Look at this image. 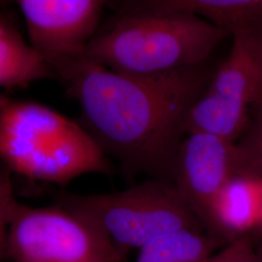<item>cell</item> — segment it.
Masks as SVG:
<instances>
[{"label": "cell", "instance_id": "1", "mask_svg": "<svg viewBox=\"0 0 262 262\" xmlns=\"http://www.w3.org/2000/svg\"><path fill=\"white\" fill-rule=\"evenodd\" d=\"M215 69L207 61L157 74L118 72L82 62L64 81L84 127L105 154L159 180L172 177L188 111Z\"/></svg>", "mask_w": 262, "mask_h": 262}, {"label": "cell", "instance_id": "2", "mask_svg": "<svg viewBox=\"0 0 262 262\" xmlns=\"http://www.w3.org/2000/svg\"><path fill=\"white\" fill-rule=\"evenodd\" d=\"M228 28L182 11L128 7L96 32L82 60L131 74H157L208 60Z\"/></svg>", "mask_w": 262, "mask_h": 262}, {"label": "cell", "instance_id": "3", "mask_svg": "<svg viewBox=\"0 0 262 262\" xmlns=\"http://www.w3.org/2000/svg\"><path fill=\"white\" fill-rule=\"evenodd\" d=\"M0 152L9 171L59 185L110 170L105 152L84 126L45 105L3 95Z\"/></svg>", "mask_w": 262, "mask_h": 262}, {"label": "cell", "instance_id": "4", "mask_svg": "<svg viewBox=\"0 0 262 262\" xmlns=\"http://www.w3.org/2000/svg\"><path fill=\"white\" fill-rule=\"evenodd\" d=\"M56 203L101 232L123 254L163 233L205 230L175 187L159 179L106 194L61 193Z\"/></svg>", "mask_w": 262, "mask_h": 262}, {"label": "cell", "instance_id": "5", "mask_svg": "<svg viewBox=\"0 0 262 262\" xmlns=\"http://www.w3.org/2000/svg\"><path fill=\"white\" fill-rule=\"evenodd\" d=\"M1 179V242L13 262H120L124 254L92 225L62 207L31 208Z\"/></svg>", "mask_w": 262, "mask_h": 262}, {"label": "cell", "instance_id": "6", "mask_svg": "<svg viewBox=\"0 0 262 262\" xmlns=\"http://www.w3.org/2000/svg\"><path fill=\"white\" fill-rule=\"evenodd\" d=\"M23 13L33 47L64 81L83 62L109 0H9Z\"/></svg>", "mask_w": 262, "mask_h": 262}, {"label": "cell", "instance_id": "7", "mask_svg": "<svg viewBox=\"0 0 262 262\" xmlns=\"http://www.w3.org/2000/svg\"><path fill=\"white\" fill-rule=\"evenodd\" d=\"M238 171L237 142L206 133H187L174 159L173 186L205 228L215 197Z\"/></svg>", "mask_w": 262, "mask_h": 262}, {"label": "cell", "instance_id": "8", "mask_svg": "<svg viewBox=\"0 0 262 262\" xmlns=\"http://www.w3.org/2000/svg\"><path fill=\"white\" fill-rule=\"evenodd\" d=\"M232 46L207 93L249 110L262 97V13L231 29Z\"/></svg>", "mask_w": 262, "mask_h": 262}, {"label": "cell", "instance_id": "9", "mask_svg": "<svg viewBox=\"0 0 262 262\" xmlns=\"http://www.w3.org/2000/svg\"><path fill=\"white\" fill-rule=\"evenodd\" d=\"M207 232L230 243L262 229V182L247 173L228 180L212 204Z\"/></svg>", "mask_w": 262, "mask_h": 262}, {"label": "cell", "instance_id": "10", "mask_svg": "<svg viewBox=\"0 0 262 262\" xmlns=\"http://www.w3.org/2000/svg\"><path fill=\"white\" fill-rule=\"evenodd\" d=\"M47 58L28 45L15 24L0 17V85L5 90L27 88L36 81L56 78Z\"/></svg>", "mask_w": 262, "mask_h": 262}, {"label": "cell", "instance_id": "11", "mask_svg": "<svg viewBox=\"0 0 262 262\" xmlns=\"http://www.w3.org/2000/svg\"><path fill=\"white\" fill-rule=\"evenodd\" d=\"M251 116L252 110L204 91L188 111L185 135L193 132L206 133L238 142L249 126Z\"/></svg>", "mask_w": 262, "mask_h": 262}, {"label": "cell", "instance_id": "12", "mask_svg": "<svg viewBox=\"0 0 262 262\" xmlns=\"http://www.w3.org/2000/svg\"><path fill=\"white\" fill-rule=\"evenodd\" d=\"M224 242L204 230H175L142 246L135 262H203L215 254Z\"/></svg>", "mask_w": 262, "mask_h": 262}, {"label": "cell", "instance_id": "13", "mask_svg": "<svg viewBox=\"0 0 262 262\" xmlns=\"http://www.w3.org/2000/svg\"><path fill=\"white\" fill-rule=\"evenodd\" d=\"M128 7L187 12L231 31L261 14L262 0H130Z\"/></svg>", "mask_w": 262, "mask_h": 262}, {"label": "cell", "instance_id": "14", "mask_svg": "<svg viewBox=\"0 0 262 262\" xmlns=\"http://www.w3.org/2000/svg\"><path fill=\"white\" fill-rule=\"evenodd\" d=\"M238 173L251 174L262 182V97L253 106L251 121L237 142Z\"/></svg>", "mask_w": 262, "mask_h": 262}, {"label": "cell", "instance_id": "15", "mask_svg": "<svg viewBox=\"0 0 262 262\" xmlns=\"http://www.w3.org/2000/svg\"><path fill=\"white\" fill-rule=\"evenodd\" d=\"M248 237V236H247ZM243 238H240L238 240H235L233 242L226 244L221 251L216 252L215 254L207 258L203 262H233L237 254L239 253V250L241 248Z\"/></svg>", "mask_w": 262, "mask_h": 262}, {"label": "cell", "instance_id": "16", "mask_svg": "<svg viewBox=\"0 0 262 262\" xmlns=\"http://www.w3.org/2000/svg\"><path fill=\"white\" fill-rule=\"evenodd\" d=\"M233 262H262L261 253L256 252L253 249V244L249 237H245L239 253Z\"/></svg>", "mask_w": 262, "mask_h": 262}, {"label": "cell", "instance_id": "17", "mask_svg": "<svg viewBox=\"0 0 262 262\" xmlns=\"http://www.w3.org/2000/svg\"><path fill=\"white\" fill-rule=\"evenodd\" d=\"M260 253H261V255H262V252H260Z\"/></svg>", "mask_w": 262, "mask_h": 262}]
</instances>
